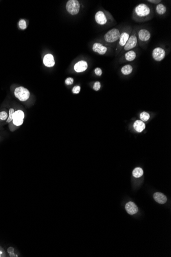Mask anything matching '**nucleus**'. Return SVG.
Here are the masks:
<instances>
[{"mask_svg": "<svg viewBox=\"0 0 171 257\" xmlns=\"http://www.w3.org/2000/svg\"><path fill=\"white\" fill-rule=\"evenodd\" d=\"M94 72H95V74L98 76H101L102 74V70H101V68H99V67H97V68H95V70H94Z\"/></svg>", "mask_w": 171, "mask_h": 257, "instance_id": "obj_28", "label": "nucleus"}, {"mask_svg": "<svg viewBox=\"0 0 171 257\" xmlns=\"http://www.w3.org/2000/svg\"><path fill=\"white\" fill-rule=\"evenodd\" d=\"M24 113L22 110H18L17 111H15L13 114L12 119L13 124L17 126L22 125L24 122Z\"/></svg>", "mask_w": 171, "mask_h": 257, "instance_id": "obj_7", "label": "nucleus"}, {"mask_svg": "<svg viewBox=\"0 0 171 257\" xmlns=\"http://www.w3.org/2000/svg\"><path fill=\"white\" fill-rule=\"evenodd\" d=\"M148 2H150V3H153V4H159L160 2H161V1H159V0H148Z\"/></svg>", "mask_w": 171, "mask_h": 257, "instance_id": "obj_30", "label": "nucleus"}, {"mask_svg": "<svg viewBox=\"0 0 171 257\" xmlns=\"http://www.w3.org/2000/svg\"><path fill=\"white\" fill-rule=\"evenodd\" d=\"M138 40L140 42H148L151 38V33L147 29H141L138 31Z\"/></svg>", "mask_w": 171, "mask_h": 257, "instance_id": "obj_9", "label": "nucleus"}, {"mask_svg": "<svg viewBox=\"0 0 171 257\" xmlns=\"http://www.w3.org/2000/svg\"><path fill=\"white\" fill-rule=\"evenodd\" d=\"M13 247H10L8 249V252L9 253V254H10V257H17V256H16L15 254H14V253H13Z\"/></svg>", "mask_w": 171, "mask_h": 257, "instance_id": "obj_29", "label": "nucleus"}, {"mask_svg": "<svg viewBox=\"0 0 171 257\" xmlns=\"http://www.w3.org/2000/svg\"><path fill=\"white\" fill-rule=\"evenodd\" d=\"M15 95L21 101H26L30 97V92L24 87H18L15 89Z\"/></svg>", "mask_w": 171, "mask_h": 257, "instance_id": "obj_4", "label": "nucleus"}, {"mask_svg": "<svg viewBox=\"0 0 171 257\" xmlns=\"http://www.w3.org/2000/svg\"><path fill=\"white\" fill-rule=\"evenodd\" d=\"M43 63L44 64L48 67L54 66L55 65V61L53 55L51 54L45 55L44 57Z\"/></svg>", "mask_w": 171, "mask_h": 257, "instance_id": "obj_14", "label": "nucleus"}, {"mask_svg": "<svg viewBox=\"0 0 171 257\" xmlns=\"http://www.w3.org/2000/svg\"><path fill=\"white\" fill-rule=\"evenodd\" d=\"M138 42V39L137 37L136 33V32H134L132 35L131 36H130L129 38L127 41L125 46L124 47L123 51H129L131 49L134 48L136 46Z\"/></svg>", "mask_w": 171, "mask_h": 257, "instance_id": "obj_5", "label": "nucleus"}, {"mask_svg": "<svg viewBox=\"0 0 171 257\" xmlns=\"http://www.w3.org/2000/svg\"><path fill=\"white\" fill-rule=\"evenodd\" d=\"M125 58L126 61L131 62L134 61L136 57V54L133 51H130L125 54Z\"/></svg>", "mask_w": 171, "mask_h": 257, "instance_id": "obj_17", "label": "nucleus"}, {"mask_svg": "<svg viewBox=\"0 0 171 257\" xmlns=\"http://www.w3.org/2000/svg\"><path fill=\"white\" fill-rule=\"evenodd\" d=\"M74 79L72 78L69 77V78H67L65 80V83L67 84V85H72L74 83Z\"/></svg>", "mask_w": 171, "mask_h": 257, "instance_id": "obj_26", "label": "nucleus"}, {"mask_svg": "<svg viewBox=\"0 0 171 257\" xmlns=\"http://www.w3.org/2000/svg\"><path fill=\"white\" fill-rule=\"evenodd\" d=\"M121 32L117 28L110 30L104 36V40L107 43H112L118 40L121 36Z\"/></svg>", "mask_w": 171, "mask_h": 257, "instance_id": "obj_2", "label": "nucleus"}, {"mask_svg": "<svg viewBox=\"0 0 171 257\" xmlns=\"http://www.w3.org/2000/svg\"><path fill=\"white\" fill-rule=\"evenodd\" d=\"M156 11L158 15H163L167 12V8L164 4L159 3L157 4L156 7Z\"/></svg>", "mask_w": 171, "mask_h": 257, "instance_id": "obj_18", "label": "nucleus"}, {"mask_svg": "<svg viewBox=\"0 0 171 257\" xmlns=\"http://www.w3.org/2000/svg\"><path fill=\"white\" fill-rule=\"evenodd\" d=\"M88 68V64L86 61H79L78 62L76 63L75 64L74 66V69L75 71L77 72H83L84 71Z\"/></svg>", "mask_w": 171, "mask_h": 257, "instance_id": "obj_12", "label": "nucleus"}, {"mask_svg": "<svg viewBox=\"0 0 171 257\" xmlns=\"http://www.w3.org/2000/svg\"><path fill=\"white\" fill-rule=\"evenodd\" d=\"M15 112V110H14L13 109H10L9 110V115L7 120L6 121V122H7V123H9V122L12 121V119H13V114Z\"/></svg>", "mask_w": 171, "mask_h": 257, "instance_id": "obj_23", "label": "nucleus"}, {"mask_svg": "<svg viewBox=\"0 0 171 257\" xmlns=\"http://www.w3.org/2000/svg\"><path fill=\"white\" fill-rule=\"evenodd\" d=\"M143 173H144V172L142 168L140 167H136L135 168L133 172V176L135 178H140L143 175Z\"/></svg>", "mask_w": 171, "mask_h": 257, "instance_id": "obj_20", "label": "nucleus"}, {"mask_svg": "<svg viewBox=\"0 0 171 257\" xmlns=\"http://www.w3.org/2000/svg\"><path fill=\"white\" fill-rule=\"evenodd\" d=\"M154 199L157 202L160 204H164L167 201V196L160 192H156L153 196Z\"/></svg>", "mask_w": 171, "mask_h": 257, "instance_id": "obj_15", "label": "nucleus"}, {"mask_svg": "<svg viewBox=\"0 0 171 257\" xmlns=\"http://www.w3.org/2000/svg\"><path fill=\"white\" fill-rule=\"evenodd\" d=\"M95 20L97 23L100 25L106 24L108 21V19L105 13L101 10L98 11L95 14Z\"/></svg>", "mask_w": 171, "mask_h": 257, "instance_id": "obj_10", "label": "nucleus"}, {"mask_svg": "<svg viewBox=\"0 0 171 257\" xmlns=\"http://www.w3.org/2000/svg\"><path fill=\"white\" fill-rule=\"evenodd\" d=\"M8 119L7 113L6 111H1L0 112V120H6Z\"/></svg>", "mask_w": 171, "mask_h": 257, "instance_id": "obj_24", "label": "nucleus"}, {"mask_svg": "<svg viewBox=\"0 0 171 257\" xmlns=\"http://www.w3.org/2000/svg\"><path fill=\"white\" fill-rule=\"evenodd\" d=\"M125 208L128 214L131 215L136 214L138 211V207L135 205V204L132 202L127 203L126 204Z\"/></svg>", "mask_w": 171, "mask_h": 257, "instance_id": "obj_13", "label": "nucleus"}, {"mask_svg": "<svg viewBox=\"0 0 171 257\" xmlns=\"http://www.w3.org/2000/svg\"><path fill=\"white\" fill-rule=\"evenodd\" d=\"M121 72L124 75H129L132 72L133 67L131 65H126L121 68Z\"/></svg>", "mask_w": 171, "mask_h": 257, "instance_id": "obj_19", "label": "nucleus"}, {"mask_svg": "<svg viewBox=\"0 0 171 257\" xmlns=\"http://www.w3.org/2000/svg\"><path fill=\"white\" fill-rule=\"evenodd\" d=\"M81 91V87L79 86H75L72 89V93L75 94H79Z\"/></svg>", "mask_w": 171, "mask_h": 257, "instance_id": "obj_27", "label": "nucleus"}, {"mask_svg": "<svg viewBox=\"0 0 171 257\" xmlns=\"http://www.w3.org/2000/svg\"><path fill=\"white\" fill-rule=\"evenodd\" d=\"M145 124L144 122L140 120H137L134 124V128L138 133H141L145 129Z\"/></svg>", "mask_w": 171, "mask_h": 257, "instance_id": "obj_16", "label": "nucleus"}, {"mask_svg": "<svg viewBox=\"0 0 171 257\" xmlns=\"http://www.w3.org/2000/svg\"><path fill=\"white\" fill-rule=\"evenodd\" d=\"M101 87V83L98 82V81H97V82H96L94 83V84L93 90H95V91H98V90H100Z\"/></svg>", "mask_w": 171, "mask_h": 257, "instance_id": "obj_25", "label": "nucleus"}, {"mask_svg": "<svg viewBox=\"0 0 171 257\" xmlns=\"http://www.w3.org/2000/svg\"><path fill=\"white\" fill-rule=\"evenodd\" d=\"M165 56V51L162 48L158 47L155 48L152 51V57L157 62L163 61Z\"/></svg>", "mask_w": 171, "mask_h": 257, "instance_id": "obj_6", "label": "nucleus"}, {"mask_svg": "<svg viewBox=\"0 0 171 257\" xmlns=\"http://www.w3.org/2000/svg\"><path fill=\"white\" fill-rule=\"evenodd\" d=\"M5 251H4L2 248L0 249V257H5Z\"/></svg>", "mask_w": 171, "mask_h": 257, "instance_id": "obj_31", "label": "nucleus"}, {"mask_svg": "<svg viewBox=\"0 0 171 257\" xmlns=\"http://www.w3.org/2000/svg\"><path fill=\"white\" fill-rule=\"evenodd\" d=\"M153 15L152 8L145 4L141 3L134 8L133 12V19L136 22H145L150 20Z\"/></svg>", "mask_w": 171, "mask_h": 257, "instance_id": "obj_1", "label": "nucleus"}, {"mask_svg": "<svg viewBox=\"0 0 171 257\" xmlns=\"http://www.w3.org/2000/svg\"><path fill=\"white\" fill-rule=\"evenodd\" d=\"M19 26L20 29L22 30H24L27 28V25L26 22L24 19H21L19 22Z\"/></svg>", "mask_w": 171, "mask_h": 257, "instance_id": "obj_22", "label": "nucleus"}, {"mask_svg": "<svg viewBox=\"0 0 171 257\" xmlns=\"http://www.w3.org/2000/svg\"><path fill=\"white\" fill-rule=\"evenodd\" d=\"M66 8L69 14L76 15L79 12L80 4L77 0H69L67 2Z\"/></svg>", "mask_w": 171, "mask_h": 257, "instance_id": "obj_3", "label": "nucleus"}, {"mask_svg": "<svg viewBox=\"0 0 171 257\" xmlns=\"http://www.w3.org/2000/svg\"><path fill=\"white\" fill-rule=\"evenodd\" d=\"M92 49L94 52H97L100 55H104L108 51L107 47L102 45V44L99 43H95L93 45Z\"/></svg>", "mask_w": 171, "mask_h": 257, "instance_id": "obj_11", "label": "nucleus"}, {"mask_svg": "<svg viewBox=\"0 0 171 257\" xmlns=\"http://www.w3.org/2000/svg\"><path fill=\"white\" fill-rule=\"evenodd\" d=\"M150 114L147 112H142L140 114V118L143 121H147L150 119Z\"/></svg>", "mask_w": 171, "mask_h": 257, "instance_id": "obj_21", "label": "nucleus"}, {"mask_svg": "<svg viewBox=\"0 0 171 257\" xmlns=\"http://www.w3.org/2000/svg\"><path fill=\"white\" fill-rule=\"evenodd\" d=\"M130 36V33H128V32H122V33H121V36L119 39V42L117 45L116 50L117 52H119L121 49L125 46Z\"/></svg>", "mask_w": 171, "mask_h": 257, "instance_id": "obj_8", "label": "nucleus"}]
</instances>
